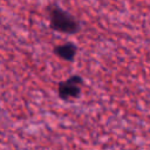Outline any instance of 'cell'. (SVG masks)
I'll list each match as a JSON object with an SVG mask.
<instances>
[{
    "instance_id": "obj_1",
    "label": "cell",
    "mask_w": 150,
    "mask_h": 150,
    "mask_svg": "<svg viewBox=\"0 0 150 150\" xmlns=\"http://www.w3.org/2000/svg\"><path fill=\"white\" fill-rule=\"evenodd\" d=\"M49 26L53 30L63 34H76L81 29L80 21L59 5H50L47 8Z\"/></svg>"
},
{
    "instance_id": "obj_2",
    "label": "cell",
    "mask_w": 150,
    "mask_h": 150,
    "mask_svg": "<svg viewBox=\"0 0 150 150\" xmlns=\"http://www.w3.org/2000/svg\"><path fill=\"white\" fill-rule=\"evenodd\" d=\"M83 79L80 75H71L57 86V95L63 101L76 100L81 96Z\"/></svg>"
},
{
    "instance_id": "obj_3",
    "label": "cell",
    "mask_w": 150,
    "mask_h": 150,
    "mask_svg": "<svg viewBox=\"0 0 150 150\" xmlns=\"http://www.w3.org/2000/svg\"><path fill=\"white\" fill-rule=\"evenodd\" d=\"M77 53V47L73 42H66L54 47V54L64 61H73Z\"/></svg>"
}]
</instances>
